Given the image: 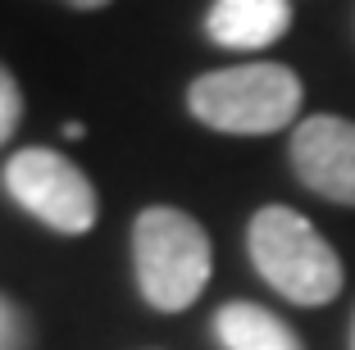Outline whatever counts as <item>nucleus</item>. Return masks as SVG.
<instances>
[{"instance_id":"nucleus-1","label":"nucleus","mask_w":355,"mask_h":350,"mask_svg":"<svg viewBox=\"0 0 355 350\" xmlns=\"http://www.w3.org/2000/svg\"><path fill=\"white\" fill-rule=\"evenodd\" d=\"M132 268L137 291L159 314H182L200 300L214 273L209 232L173 205H146L132 223Z\"/></svg>"},{"instance_id":"nucleus-2","label":"nucleus","mask_w":355,"mask_h":350,"mask_svg":"<svg viewBox=\"0 0 355 350\" xmlns=\"http://www.w3.org/2000/svg\"><path fill=\"white\" fill-rule=\"evenodd\" d=\"M305 87L287 64H237V69L200 73L187 87V110L196 123L228 137H269L296 123Z\"/></svg>"},{"instance_id":"nucleus-3","label":"nucleus","mask_w":355,"mask_h":350,"mask_svg":"<svg viewBox=\"0 0 355 350\" xmlns=\"http://www.w3.org/2000/svg\"><path fill=\"white\" fill-rule=\"evenodd\" d=\"M246 250L255 273L292 305H328L346 282L337 250L292 205L255 209V218L246 223Z\"/></svg>"},{"instance_id":"nucleus-4","label":"nucleus","mask_w":355,"mask_h":350,"mask_svg":"<svg viewBox=\"0 0 355 350\" xmlns=\"http://www.w3.org/2000/svg\"><path fill=\"white\" fill-rule=\"evenodd\" d=\"M5 191L10 200L46 223L60 237H83L92 232L96 214V186L69 155L51 150V146H23L5 159Z\"/></svg>"},{"instance_id":"nucleus-5","label":"nucleus","mask_w":355,"mask_h":350,"mask_svg":"<svg viewBox=\"0 0 355 350\" xmlns=\"http://www.w3.org/2000/svg\"><path fill=\"white\" fill-rule=\"evenodd\" d=\"M292 173L314 196L355 205V123L342 114H310L292 128Z\"/></svg>"},{"instance_id":"nucleus-6","label":"nucleus","mask_w":355,"mask_h":350,"mask_svg":"<svg viewBox=\"0 0 355 350\" xmlns=\"http://www.w3.org/2000/svg\"><path fill=\"white\" fill-rule=\"evenodd\" d=\"M292 28V0H214L205 14L209 42L223 51H264Z\"/></svg>"},{"instance_id":"nucleus-7","label":"nucleus","mask_w":355,"mask_h":350,"mask_svg":"<svg viewBox=\"0 0 355 350\" xmlns=\"http://www.w3.org/2000/svg\"><path fill=\"white\" fill-rule=\"evenodd\" d=\"M214 337L223 350H301V337L251 300H228L214 314Z\"/></svg>"},{"instance_id":"nucleus-8","label":"nucleus","mask_w":355,"mask_h":350,"mask_svg":"<svg viewBox=\"0 0 355 350\" xmlns=\"http://www.w3.org/2000/svg\"><path fill=\"white\" fill-rule=\"evenodd\" d=\"M19 123H23V91H19V78L10 73V64L0 60V146L14 137Z\"/></svg>"},{"instance_id":"nucleus-9","label":"nucleus","mask_w":355,"mask_h":350,"mask_svg":"<svg viewBox=\"0 0 355 350\" xmlns=\"http://www.w3.org/2000/svg\"><path fill=\"white\" fill-rule=\"evenodd\" d=\"M0 350H32V323L5 291H0Z\"/></svg>"},{"instance_id":"nucleus-10","label":"nucleus","mask_w":355,"mask_h":350,"mask_svg":"<svg viewBox=\"0 0 355 350\" xmlns=\"http://www.w3.org/2000/svg\"><path fill=\"white\" fill-rule=\"evenodd\" d=\"M60 5H69V10H83V14H92V10H105L110 0H60Z\"/></svg>"},{"instance_id":"nucleus-11","label":"nucleus","mask_w":355,"mask_h":350,"mask_svg":"<svg viewBox=\"0 0 355 350\" xmlns=\"http://www.w3.org/2000/svg\"><path fill=\"white\" fill-rule=\"evenodd\" d=\"M64 137H69V141H83L87 128H83V123H69V128H64Z\"/></svg>"},{"instance_id":"nucleus-12","label":"nucleus","mask_w":355,"mask_h":350,"mask_svg":"<svg viewBox=\"0 0 355 350\" xmlns=\"http://www.w3.org/2000/svg\"><path fill=\"white\" fill-rule=\"evenodd\" d=\"M351 350H355V323H351Z\"/></svg>"}]
</instances>
